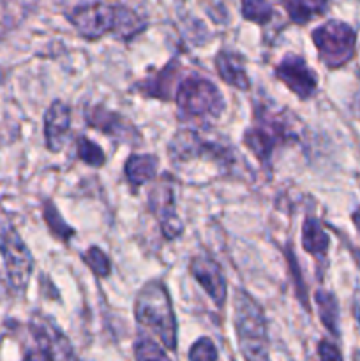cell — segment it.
Returning <instances> with one entry per match:
<instances>
[{"mask_svg": "<svg viewBox=\"0 0 360 361\" xmlns=\"http://www.w3.org/2000/svg\"><path fill=\"white\" fill-rule=\"evenodd\" d=\"M67 18L78 34L83 35L88 41H94L106 34L131 39L143 28L141 20L131 9L102 2L76 7Z\"/></svg>", "mask_w": 360, "mask_h": 361, "instance_id": "obj_1", "label": "cell"}, {"mask_svg": "<svg viewBox=\"0 0 360 361\" xmlns=\"http://www.w3.org/2000/svg\"><path fill=\"white\" fill-rule=\"evenodd\" d=\"M136 321L150 330L169 351L176 348V321L168 289L161 281H150L140 289L134 303Z\"/></svg>", "mask_w": 360, "mask_h": 361, "instance_id": "obj_2", "label": "cell"}, {"mask_svg": "<svg viewBox=\"0 0 360 361\" xmlns=\"http://www.w3.org/2000/svg\"><path fill=\"white\" fill-rule=\"evenodd\" d=\"M235 330L244 360L270 361L263 309L253 296L242 289L235 295Z\"/></svg>", "mask_w": 360, "mask_h": 361, "instance_id": "obj_3", "label": "cell"}, {"mask_svg": "<svg viewBox=\"0 0 360 361\" xmlns=\"http://www.w3.org/2000/svg\"><path fill=\"white\" fill-rule=\"evenodd\" d=\"M176 104L191 118H219L224 109V99L212 81L200 76L186 78L176 90Z\"/></svg>", "mask_w": 360, "mask_h": 361, "instance_id": "obj_4", "label": "cell"}, {"mask_svg": "<svg viewBox=\"0 0 360 361\" xmlns=\"http://www.w3.org/2000/svg\"><path fill=\"white\" fill-rule=\"evenodd\" d=\"M313 42L321 62L330 69H337L353 59L356 34L349 25L332 20L313 32Z\"/></svg>", "mask_w": 360, "mask_h": 361, "instance_id": "obj_5", "label": "cell"}, {"mask_svg": "<svg viewBox=\"0 0 360 361\" xmlns=\"http://www.w3.org/2000/svg\"><path fill=\"white\" fill-rule=\"evenodd\" d=\"M169 157L173 162H191L194 159H208L217 164L232 162V152L222 143L207 140L193 129H184L173 136L169 143Z\"/></svg>", "mask_w": 360, "mask_h": 361, "instance_id": "obj_6", "label": "cell"}, {"mask_svg": "<svg viewBox=\"0 0 360 361\" xmlns=\"http://www.w3.org/2000/svg\"><path fill=\"white\" fill-rule=\"evenodd\" d=\"M0 254L6 264L11 288L18 293L25 291L34 270V259L28 247L13 228H7L0 233Z\"/></svg>", "mask_w": 360, "mask_h": 361, "instance_id": "obj_7", "label": "cell"}, {"mask_svg": "<svg viewBox=\"0 0 360 361\" xmlns=\"http://www.w3.org/2000/svg\"><path fill=\"white\" fill-rule=\"evenodd\" d=\"M292 140V133L281 120L270 118L267 113H263V118L258 120L256 126L251 127L244 134V145L256 155L261 164H270L272 154L275 148L284 145Z\"/></svg>", "mask_w": 360, "mask_h": 361, "instance_id": "obj_8", "label": "cell"}, {"mask_svg": "<svg viewBox=\"0 0 360 361\" xmlns=\"http://www.w3.org/2000/svg\"><path fill=\"white\" fill-rule=\"evenodd\" d=\"M175 187L169 176H162L161 182L150 190V207L159 217L162 233L168 240L179 238L184 233V224L176 214Z\"/></svg>", "mask_w": 360, "mask_h": 361, "instance_id": "obj_9", "label": "cell"}, {"mask_svg": "<svg viewBox=\"0 0 360 361\" xmlns=\"http://www.w3.org/2000/svg\"><path fill=\"white\" fill-rule=\"evenodd\" d=\"M275 74L279 80L300 99H307L316 92L318 81L316 74L307 67L306 60L302 56L288 55L279 62L275 67Z\"/></svg>", "mask_w": 360, "mask_h": 361, "instance_id": "obj_10", "label": "cell"}, {"mask_svg": "<svg viewBox=\"0 0 360 361\" xmlns=\"http://www.w3.org/2000/svg\"><path fill=\"white\" fill-rule=\"evenodd\" d=\"M191 274L205 289L212 302L222 307L226 302V279L221 267L208 256H198L191 261Z\"/></svg>", "mask_w": 360, "mask_h": 361, "instance_id": "obj_11", "label": "cell"}, {"mask_svg": "<svg viewBox=\"0 0 360 361\" xmlns=\"http://www.w3.org/2000/svg\"><path fill=\"white\" fill-rule=\"evenodd\" d=\"M71 130V109L62 101L52 102L44 115V137L49 152H60Z\"/></svg>", "mask_w": 360, "mask_h": 361, "instance_id": "obj_12", "label": "cell"}, {"mask_svg": "<svg viewBox=\"0 0 360 361\" xmlns=\"http://www.w3.org/2000/svg\"><path fill=\"white\" fill-rule=\"evenodd\" d=\"M215 69H217L222 81H226V83L232 85V87H236L239 90H249L251 81L246 73V67H244L242 56L240 55L222 49V51H219L217 56H215Z\"/></svg>", "mask_w": 360, "mask_h": 361, "instance_id": "obj_13", "label": "cell"}, {"mask_svg": "<svg viewBox=\"0 0 360 361\" xmlns=\"http://www.w3.org/2000/svg\"><path fill=\"white\" fill-rule=\"evenodd\" d=\"M85 120L94 129H99L101 133L109 134V136L122 137V140L129 136L127 130H133L119 113L104 109L102 106H92V108H88L85 111Z\"/></svg>", "mask_w": 360, "mask_h": 361, "instance_id": "obj_14", "label": "cell"}, {"mask_svg": "<svg viewBox=\"0 0 360 361\" xmlns=\"http://www.w3.org/2000/svg\"><path fill=\"white\" fill-rule=\"evenodd\" d=\"M159 161L155 155L138 154L131 155L126 162V176L133 187H141L155 178Z\"/></svg>", "mask_w": 360, "mask_h": 361, "instance_id": "obj_15", "label": "cell"}, {"mask_svg": "<svg viewBox=\"0 0 360 361\" xmlns=\"http://www.w3.org/2000/svg\"><path fill=\"white\" fill-rule=\"evenodd\" d=\"M328 240L327 233L321 228L320 221L313 217H307L302 226V245L304 250L313 254L314 257H325L328 250Z\"/></svg>", "mask_w": 360, "mask_h": 361, "instance_id": "obj_16", "label": "cell"}, {"mask_svg": "<svg viewBox=\"0 0 360 361\" xmlns=\"http://www.w3.org/2000/svg\"><path fill=\"white\" fill-rule=\"evenodd\" d=\"M289 18L295 23L304 25L323 14L328 7V0H281Z\"/></svg>", "mask_w": 360, "mask_h": 361, "instance_id": "obj_17", "label": "cell"}, {"mask_svg": "<svg viewBox=\"0 0 360 361\" xmlns=\"http://www.w3.org/2000/svg\"><path fill=\"white\" fill-rule=\"evenodd\" d=\"M176 71H179L176 62H172L169 66H166L161 73L155 74L154 78H150V80H147L145 83H141L140 90H143L148 97L168 99L169 87H172L173 80H175Z\"/></svg>", "mask_w": 360, "mask_h": 361, "instance_id": "obj_18", "label": "cell"}, {"mask_svg": "<svg viewBox=\"0 0 360 361\" xmlns=\"http://www.w3.org/2000/svg\"><path fill=\"white\" fill-rule=\"evenodd\" d=\"M314 300H316L318 307H320L321 323L325 324V328L332 335H339V307L335 296L332 293L321 291L320 289L314 295Z\"/></svg>", "mask_w": 360, "mask_h": 361, "instance_id": "obj_19", "label": "cell"}, {"mask_svg": "<svg viewBox=\"0 0 360 361\" xmlns=\"http://www.w3.org/2000/svg\"><path fill=\"white\" fill-rule=\"evenodd\" d=\"M42 215H44V221H46V224H48L49 231H52L56 238L67 242V240L74 235V229L69 228V226L64 222L62 215L59 214V210H56V207L52 203V201H46L44 203Z\"/></svg>", "mask_w": 360, "mask_h": 361, "instance_id": "obj_20", "label": "cell"}, {"mask_svg": "<svg viewBox=\"0 0 360 361\" xmlns=\"http://www.w3.org/2000/svg\"><path fill=\"white\" fill-rule=\"evenodd\" d=\"M242 16L253 23L265 25L274 16V9L268 0H242Z\"/></svg>", "mask_w": 360, "mask_h": 361, "instance_id": "obj_21", "label": "cell"}, {"mask_svg": "<svg viewBox=\"0 0 360 361\" xmlns=\"http://www.w3.org/2000/svg\"><path fill=\"white\" fill-rule=\"evenodd\" d=\"M76 152L78 157H80L85 164L94 166V168H99V166H102L106 162V155L104 152H102V148L85 136L76 140Z\"/></svg>", "mask_w": 360, "mask_h": 361, "instance_id": "obj_22", "label": "cell"}, {"mask_svg": "<svg viewBox=\"0 0 360 361\" xmlns=\"http://www.w3.org/2000/svg\"><path fill=\"white\" fill-rule=\"evenodd\" d=\"M83 261L88 264L92 274L97 275V277L106 279L112 274V264H109L108 256H106L99 247H90V249L83 254Z\"/></svg>", "mask_w": 360, "mask_h": 361, "instance_id": "obj_23", "label": "cell"}, {"mask_svg": "<svg viewBox=\"0 0 360 361\" xmlns=\"http://www.w3.org/2000/svg\"><path fill=\"white\" fill-rule=\"evenodd\" d=\"M134 353H136L138 361H169L164 349L148 338H141L134 348Z\"/></svg>", "mask_w": 360, "mask_h": 361, "instance_id": "obj_24", "label": "cell"}, {"mask_svg": "<svg viewBox=\"0 0 360 361\" xmlns=\"http://www.w3.org/2000/svg\"><path fill=\"white\" fill-rule=\"evenodd\" d=\"M189 361H217V349L210 338H200L191 348Z\"/></svg>", "mask_w": 360, "mask_h": 361, "instance_id": "obj_25", "label": "cell"}, {"mask_svg": "<svg viewBox=\"0 0 360 361\" xmlns=\"http://www.w3.org/2000/svg\"><path fill=\"white\" fill-rule=\"evenodd\" d=\"M318 355H320V361H342L341 351L330 341H321L318 344Z\"/></svg>", "mask_w": 360, "mask_h": 361, "instance_id": "obj_26", "label": "cell"}, {"mask_svg": "<svg viewBox=\"0 0 360 361\" xmlns=\"http://www.w3.org/2000/svg\"><path fill=\"white\" fill-rule=\"evenodd\" d=\"M286 256H288V261H289V270H292L293 277H295V286H296V293H299V298L300 302L304 303V305H307V309H309V303L306 302V293H304V284H302V279H300V271H299V264H296V259L295 256H293L292 252H286Z\"/></svg>", "mask_w": 360, "mask_h": 361, "instance_id": "obj_27", "label": "cell"}, {"mask_svg": "<svg viewBox=\"0 0 360 361\" xmlns=\"http://www.w3.org/2000/svg\"><path fill=\"white\" fill-rule=\"evenodd\" d=\"M352 256L355 257L356 264H359V267H360V250L355 249V247H352Z\"/></svg>", "mask_w": 360, "mask_h": 361, "instance_id": "obj_28", "label": "cell"}, {"mask_svg": "<svg viewBox=\"0 0 360 361\" xmlns=\"http://www.w3.org/2000/svg\"><path fill=\"white\" fill-rule=\"evenodd\" d=\"M352 361H360V351H355V353H353Z\"/></svg>", "mask_w": 360, "mask_h": 361, "instance_id": "obj_29", "label": "cell"}, {"mask_svg": "<svg viewBox=\"0 0 360 361\" xmlns=\"http://www.w3.org/2000/svg\"><path fill=\"white\" fill-rule=\"evenodd\" d=\"M0 293H2V284H0Z\"/></svg>", "mask_w": 360, "mask_h": 361, "instance_id": "obj_30", "label": "cell"}, {"mask_svg": "<svg viewBox=\"0 0 360 361\" xmlns=\"http://www.w3.org/2000/svg\"><path fill=\"white\" fill-rule=\"evenodd\" d=\"M0 80H2V74H0Z\"/></svg>", "mask_w": 360, "mask_h": 361, "instance_id": "obj_31", "label": "cell"}]
</instances>
